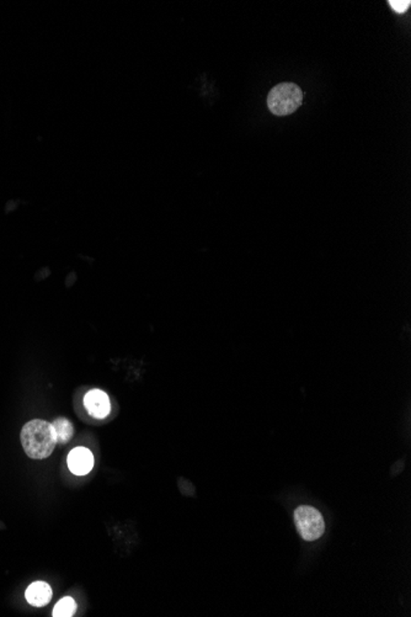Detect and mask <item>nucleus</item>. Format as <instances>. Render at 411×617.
Returning <instances> with one entry per match:
<instances>
[{"label":"nucleus","mask_w":411,"mask_h":617,"mask_svg":"<svg viewBox=\"0 0 411 617\" xmlns=\"http://www.w3.org/2000/svg\"><path fill=\"white\" fill-rule=\"evenodd\" d=\"M388 4L398 14H404L410 8L411 1L410 0H389Z\"/></svg>","instance_id":"obj_9"},{"label":"nucleus","mask_w":411,"mask_h":617,"mask_svg":"<svg viewBox=\"0 0 411 617\" xmlns=\"http://www.w3.org/2000/svg\"><path fill=\"white\" fill-rule=\"evenodd\" d=\"M25 596L30 605L43 608L51 601L52 588L46 582H35L26 589Z\"/></svg>","instance_id":"obj_6"},{"label":"nucleus","mask_w":411,"mask_h":617,"mask_svg":"<svg viewBox=\"0 0 411 617\" xmlns=\"http://www.w3.org/2000/svg\"><path fill=\"white\" fill-rule=\"evenodd\" d=\"M70 472L75 476H85L93 469L94 456L86 448H75L70 451L67 458Z\"/></svg>","instance_id":"obj_5"},{"label":"nucleus","mask_w":411,"mask_h":617,"mask_svg":"<svg viewBox=\"0 0 411 617\" xmlns=\"http://www.w3.org/2000/svg\"><path fill=\"white\" fill-rule=\"evenodd\" d=\"M20 438L25 452L33 460L50 457L57 445L52 424L41 419H33L26 423Z\"/></svg>","instance_id":"obj_1"},{"label":"nucleus","mask_w":411,"mask_h":617,"mask_svg":"<svg viewBox=\"0 0 411 617\" xmlns=\"http://www.w3.org/2000/svg\"><path fill=\"white\" fill-rule=\"evenodd\" d=\"M52 428L56 435L57 444L63 445L69 443L74 434L73 424L66 418H57L56 421L52 423Z\"/></svg>","instance_id":"obj_7"},{"label":"nucleus","mask_w":411,"mask_h":617,"mask_svg":"<svg viewBox=\"0 0 411 617\" xmlns=\"http://www.w3.org/2000/svg\"><path fill=\"white\" fill-rule=\"evenodd\" d=\"M295 523L299 535L305 541H315L325 531V524L318 510L313 506L303 505L295 511Z\"/></svg>","instance_id":"obj_3"},{"label":"nucleus","mask_w":411,"mask_h":617,"mask_svg":"<svg viewBox=\"0 0 411 617\" xmlns=\"http://www.w3.org/2000/svg\"><path fill=\"white\" fill-rule=\"evenodd\" d=\"M84 407L90 416L96 419H103L111 411V402L108 394L101 389H91L85 394Z\"/></svg>","instance_id":"obj_4"},{"label":"nucleus","mask_w":411,"mask_h":617,"mask_svg":"<svg viewBox=\"0 0 411 617\" xmlns=\"http://www.w3.org/2000/svg\"><path fill=\"white\" fill-rule=\"evenodd\" d=\"M303 103V91L295 83H281L274 87L267 96V106L276 116L295 113Z\"/></svg>","instance_id":"obj_2"},{"label":"nucleus","mask_w":411,"mask_h":617,"mask_svg":"<svg viewBox=\"0 0 411 617\" xmlns=\"http://www.w3.org/2000/svg\"><path fill=\"white\" fill-rule=\"evenodd\" d=\"M75 611H77V604L74 599L66 596L56 604V606L53 608V616L70 617L74 615Z\"/></svg>","instance_id":"obj_8"}]
</instances>
